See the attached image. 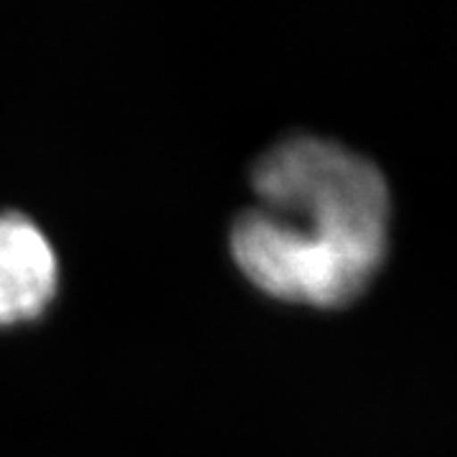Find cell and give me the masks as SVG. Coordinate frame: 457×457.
Listing matches in <instances>:
<instances>
[{"label": "cell", "instance_id": "cell-1", "mask_svg": "<svg viewBox=\"0 0 457 457\" xmlns=\"http://www.w3.org/2000/svg\"><path fill=\"white\" fill-rule=\"evenodd\" d=\"M254 209L228 231L231 260L260 293L308 308L363 295L389 246V186L333 140L293 135L252 168Z\"/></svg>", "mask_w": 457, "mask_h": 457}, {"label": "cell", "instance_id": "cell-2", "mask_svg": "<svg viewBox=\"0 0 457 457\" xmlns=\"http://www.w3.org/2000/svg\"><path fill=\"white\" fill-rule=\"evenodd\" d=\"M59 295V257L21 212H0V328L36 323Z\"/></svg>", "mask_w": 457, "mask_h": 457}]
</instances>
